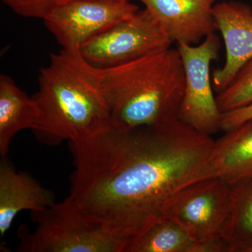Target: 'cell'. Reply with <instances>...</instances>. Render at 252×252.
Returning <instances> with one entry per match:
<instances>
[{
    "instance_id": "obj_1",
    "label": "cell",
    "mask_w": 252,
    "mask_h": 252,
    "mask_svg": "<svg viewBox=\"0 0 252 252\" xmlns=\"http://www.w3.org/2000/svg\"><path fill=\"white\" fill-rule=\"evenodd\" d=\"M214 142L178 118L69 142V196L126 248L164 218L180 190L214 177Z\"/></svg>"
},
{
    "instance_id": "obj_2",
    "label": "cell",
    "mask_w": 252,
    "mask_h": 252,
    "mask_svg": "<svg viewBox=\"0 0 252 252\" xmlns=\"http://www.w3.org/2000/svg\"><path fill=\"white\" fill-rule=\"evenodd\" d=\"M38 81L33 98L39 114L32 130L43 143L82 140L112 129L101 69L88 62L79 50L50 55Z\"/></svg>"
},
{
    "instance_id": "obj_3",
    "label": "cell",
    "mask_w": 252,
    "mask_h": 252,
    "mask_svg": "<svg viewBox=\"0 0 252 252\" xmlns=\"http://www.w3.org/2000/svg\"><path fill=\"white\" fill-rule=\"evenodd\" d=\"M101 83L110 112L111 130L152 127L178 118L185 75L177 49L101 69Z\"/></svg>"
},
{
    "instance_id": "obj_4",
    "label": "cell",
    "mask_w": 252,
    "mask_h": 252,
    "mask_svg": "<svg viewBox=\"0 0 252 252\" xmlns=\"http://www.w3.org/2000/svg\"><path fill=\"white\" fill-rule=\"evenodd\" d=\"M36 223L18 231L20 252H124L126 244L107 231L70 196L41 211L31 212Z\"/></svg>"
},
{
    "instance_id": "obj_5",
    "label": "cell",
    "mask_w": 252,
    "mask_h": 252,
    "mask_svg": "<svg viewBox=\"0 0 252 252\" xmlns=\"http://www.w3.org/2000/svg\"><path fill=\"white\" fill-rule=\"evenodd\" d=\"M172 43L162 25L144 8L93 36L79 51L93 65L107 69L169 49Z\"/></svg>"
},
{
    "instance_id": "obj_6",
    "label": "cell",
    "mask_w": 252,
    "mask_h": 252,
    "mask_svg": "<svg viewBox=\"0 0 252 252\" xmlns=\"http://www.w3.org/2000/svg\"><path fill=\"white\" fill-rule=\"evenodd\" d=\"M231 203L230 186L218 177H207L180 190L164 217L177 222L207 252L208 244L223 240Z\"/></svg>"
},
{
    "instance_id": "obj_7",
    "label": "cell",
    "mask_w": 252,
    "mask_h": 252,
    "mask_svg": "<svg viewBox=\"0 0 252 252\" xmlns=\"http://www.w3.org/2000/svg\"><path fill=\"white\" fill-rule=\"evenodd\" d=\"M220 48V39L216 33L206 36L198 45H177L185 75V93L177 117L209 136L221 131L222 112L214 94L210 72Z\"/></svg>"
},
{
    "instance_id": "obj_8",
    "label": "cell",
    "mask_w": 252,
    "mask_h": 252,
    "mask_svg": "<svg viewBox=\"0 0 252 252\" xmlns=\"http://www.w3.org/2000/svg\"><path fill=\"white\" fill-rule=\"evenodd\" d=\"M139 10L129 0H69L43 21L62 49L77 51L93 36L132 17Z\"/></svg>"
},
{
    "instance_id": "obj_9",
    "label": "cell",
    "mask_w": 252,
    "mask_h": 252,
    "mask_svg": "<svg viewBox=\"0 0 252 252\" xmlns=\"http://www.w3.org/2000/svg\"><path fill=\"white\" fill-rule=\"evenodd\" d=\"M213 14L225 49L224 64L212 74V86L217 94L252 59V7L240 1H223L215 5Z\"/></svg>"
},
{
    "instance_id": "obj_10",
    "label": "cell",
    "mask_w": 252,
    "mask_h": 252,
    "mask_svg": "<svg viewBox=\"0 0 252 252\" xmlns=\"http://www.w3.org/2000/svg\"><path fill=\"white\" fill-rule=\"evenodd\" d=\"M173 42L197 45L217 30V0H140Z\"/></svg>"
},
{
    "instance_id": "obj_11",
    "label": "cell",
    "mask_w": 252,
    "mask_h": 252,
    "mask_svg": "<svg viewBox=\"0 0 252 252\" xmlns=\"http://www.w3.org/2000/svg\"><path fill=\"white\" fill-rule=\"evenodd\" d=\"M56 203L54 192L26 172H17L6 157L0 160V235L4 238L23 210L41 211Z\"/></svg>"
},
{
    "instance_id": "obj_12",
    "label": "cell",
    "mask_w": 252,
    "mask_h": 252,
    "mask_svg": "<svg viewBox=\"0 0 252 252\" xmlns=\"http://www.w3.org/2000/svg\"><path fill=\"white\" fill-rule=\"evenodd\" d=\"M210 165L214 177L229 186L252 179V119L215 141Z\"/></svg>"
},
{
    "instance_id": "obj_13",
    "label": "cell",
    "mask_w": 252,
    "mask_h": 252,
    "mask_svg": "<svg viewBox=\"0 0 252 252\" xmlns=\"http://www.w3.org/2000/svg\"><path fill=\"white\" fill-rule=\"evenodd\" d=\"M36 101L21 90L9 76L0 75V155L6 157L15 135L32 129L39 118Z\"/></svg>"
},
{
    "instance_id": "obj_14",
    "label": "cell",
    "mask_w": 252,
    "mask_h": 252,
    "mask_svg": "<svg viewBox=\"0 0 252 252\" xmlns=\"http://www.w3.org/2000/svg\"><path fill=\"white\" fill-rule=\"evenodd\" d=\"M124 252H204L180 225L164 217L129 244Z\"/></svg>"
},
{
    "instance_id": "obj_15",
    "label": "cell",
    "mask_w": 252,
    "mask_h": 252,
    "mask_svg": "<svg viewBox=\"0 0 252 252\" xmlns=\"http://www.w3.org/2000/svg\"><path fill=\"white\" fill-rule=\"evenodd\" d=\"M230 187L231 210L223 240L229 252H252V179Z\"/></svg>"
},
{
    "instance_id": "obj_16",
    "label": "cell",
    "mask_w": 252,
    "mask_h": 252,
    "mask_svg": "<svg viewBox=\"0 0 252 252\" xmlns=\"http://www.w3.org/2000/svg\"><path fill=\"white\" fill-rule=\"evenodd\" d=\"M216 99L222 113L252 103V59L240 69L224 90L217 94Z\"/></svg>"
},
{
    "instance_id": "obj_17",
    "label": "cell",
    "mask_w": 252,
    "mask_h": 252,
    "mask_svg": "<svg viewBox=\"0 0 252 252\" xmlns=\"http://www.w3.org/2000/svg\"><path fill=\"white\" fill-rule=\"evenodd\" d=\"M18 15L26 18L44 20L54 9L69 0H1Z\"/></svg>"
},
{
    "instance_id": "obj_18",
    "label": "cell",
    "mask_w": 252,
    "mask_h": 252,
    "mask_svg": "<svg viewBox=\"0 0 252 252\" xmlns=\"http://www.w3.org/2000/svg\"><path fill=\"white\" fill-rule=\"evenodd\" d=\"M252 119V103L234 110L222 113L221 131L231 130Z\"/></svg>"
},
{
    "instance_id": "obj_19",
    "label": "cell",
    "mask_w": 252,
    "mask_h": 252,
    "mask_svg": "<svg viewBox=\"0 0 252 252\" xmlns=\"http://www.w3.org/2000/svg\"><path fill=\"white\" fill-rule=\"evenodd\" d=\"M100 1H127V0H100Z\"/></svg>"
}]
</instances>
